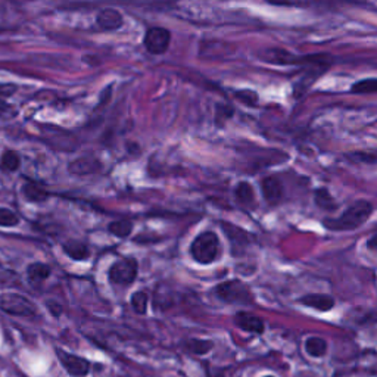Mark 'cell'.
Listing matches in <instances>:
<instances>
[{"mask_svg": "<svg viewBox=\"0 0 377 377\" xmlns=\"http://www.w3.org/2000/svg\"><path fill=\"white\" fill-rule=\"evenodd\" d=\"M139 273L137 261L132 258H124L111 265V269L108 271L109 281L115 286H130L134 283Z\"/></svg>", "mask_w": 377, "mask_h": 377, "instance_id": "5", "label": "cell"}, {"mask_svg": "<svg viewBox=\"0 0 377 377\" xmlns=\"http://www.w3.org/2000/svg\"><path fill=\"white\" fill-rule=\"evenodd\" d=\"M46 307L49 308V311H51L52 316H55V317H59V316H60L62 308H60V305H59V304L53 302V305H52V301H47V302H46Z\"/></svg>", "mask_w": 377, "mask_h": 377, "instance_id": "29", "label": "cell"}, {"mask_svg": "<svg viewBox=\"0 0 377 377\" xmlns=\"http://www.w3.org/2000/svg\"><path fill=\"white\" fill-rule=\"evenodd\" d=\"M234 198L241 205L250 207L255 202V191L249 181H241L234 187Z\"/></svg>", "mask_w": 377, "mask_h": 377, "instance_id": "15", "label": "cell"}, {"mask_svg": "<svg viewBox=\"0 0 377 377\" xmlns=\"http://www.w3.org/2000/svg\"><path fill=\"white\" fill-rule=\"evenodd\" d=\"M21 165V158L17 152L13 151H5L0 156V170L5 172H13L17 171Z\"/></svg>", "mask_w": 377, "mask_h": 377, "instance_id": "20", "label": "cell"}, {"mask_svg": "<svg viewBox=\"0 0 377 377\" xmlns=\"http://www.w3.org/2000/svg\"><path fill=\"white\" fill-rule=\"evenodd\" d=\"M11 109L9 105L5 103V101H0V117H5L8 115V111Z\"/></svg>", "mask_w": 377, "mask_h": 377, "instance_id": "31", "label": "cell"}, {"mask_svg": "<svg viewBox=\"0 0 377 377\" xmlns=\"http://www.w3.org/2000/svg\"><path fill=\"white\" fill-rule=\"evenodd\" d=\"M222 253V243L214 231H203L198 234L191 245L192 258L202 265H208L217 261Z\"/></svg>", "mask_w": 377, "mask_h": 377, "instance_id": "2", "label": "cell"}, {"mask_svg": "<svg viewBox=\"0 0 377 377\" xmlns=\"http://www.w3.org/2000/svg\"><path fill=\"white\" fill-rule=\"evenodd\" d=\"M347 156L355 162L377 164V152H351Z\"/></svg>", "mask_w": 377, "mask_h": 377, "instance_id": "25", "label": "cell"}, {"mask_svg": "<svg viewBox=\"0 0 377 377\" xmlns=\"http://www.w3.org/2000/svg\"><path fill=\"white\" fill-rule=\"evenodd\" d=\"M351 91L355 94H371L377 93V78H366V80L357 82L352 87Z\"/></svg>", "mask_w": 377, "mask_h": 377, "instance_id": "23", "label": "cell"}, {"mask_svg": "<svg viewBox=\"0 0 377 377\" xmlns=\"http://www.w3.org/2000/svg\"><path fill=\"white\" fill-rule=\"evenodd\" d=\"M23 195L28 202H34V203H40L49 199V193H47L44 188H41V186L36 183H25L23 186Z\"/></svg>", "mask_w": 377, "mask_h": 377, "instance_id": "18", "label": "cell"}, {"mask_svg": "<svg viewBox=\"0 0 377 377\" xmlns=\"http://www.w3.org/2000/svg\"><path fill=\"white\" fill-rule=\"evenodd\" d=\"M215 295L229 304H253L254 296L249 288L241 280H230L219 283L215 288Z\"/></svg>", "mask_w": 377, "mask_h": 377, "instance_id": "4", "label": "cell"}, {"mask_svg": "<svg viewBox=\"0 0 377 377\" xmlns=\"http://www.w3.org/2000/svg\"><path fill=\"white\" fill-rule=\"evenodd\" d=\"M300 304L312 309H317L320 312H327L335 308L336 301L333 296L326 295V293H309V295L300 298Z\"/></svg>", "mask_w": 377, "mask_h": 377, "instance_id": "11", "label": "cell"}, {"mask_svg": "<svg viewBox=\"0 0 377 377\" xmlns=\"http://www.w3.org/2000/svg\"><path fill=\"white\" fill-rule=\"evenodd\" d=\"M212 377H226L223 373H215Z\"/></svg>", "mask_w": 377, "mask_h": 377, "instance_id": "32", "label": "cell"}, {"mask_svg": "<svg viewBox=\"0 0 377 377\" xmlns=\"http://www.w3.org/2000/svg\"><path fill=\"white\" fill-rule=\"evenodd\" d=\"M96 23L105 31H115L122 27L124 20H122V15L117 9L106 8L98 13Z\"/></svg>", "mask_w": 377, "mask_h": 377, "instance_id": "12", "label": "cell"}, {"mask_svg": "<svg viewBox=\"0 0 377 377\" xmlns=\"http://www.w3.org/2000/svg\"><path fill=\"white\" fill-rule=\"evenodd\" d=\"M366 246L370 249V250H377V233H374L371 238L367 241Z\"/></svg>", "mask_w": 377, "mask_h": 377, "instance_id": "30", "label": "cell"}, {"mask_svg": "<svg viewBox=\"0 0 377 377\" xmlns=\"http://www.w3.org/2000/svg\"><path fill=\"white\" fill-rule=\"evenodd\" d=\"M234 111H233V108L229 106V105H218L217 106V113H215V124L219 125V127H222V125L230 120L233 117Z\"/></svg>", "mask_w": 377, "mask_h": 377, "instance_id": "27", "label": "cell"}, {"mask_svg": "<svg viewBox=\"0 0 377 377\" xmlns=\"http://www.w3.org/2000/svg\"><path fill=\"white\" fill-rule=\"evenodd\" d=\"M264 377H274V376H264Z\"/></svg>", "mask_w": 377, "mask_h": 377, "instance_id": "33", "label": "cell"}, {"mask_svg": "<svg viewBox=\"0 0 377 377\" xmlns=\"http://www.w3.org/2000/svg\"><path fill=\"white\" fill-rule=\"evenodd\" d=\"M234 324L236 327H239L243 332L254 333V335H262L265 330V323L262 319L254 316V314H249L245 311H241L234 316Z\"/></svg>", "mask_w": 377, "mask_h": 377, "instance_id": "8", "label": "cell"}, {"mask_svg": "<svg viewBox=\"0 0 377 377\" xmlns=\"http://www.w3.org/2000/svg\"><path fill=\"white\" fill-rule=\"evenodd\" d=\"M17 91V86L15 84H0V101H5L6 98L12 96Z\"/></svg>", "mask_w": 377, "mask_h": 377, "instance_id": "28", "label": "cell"}, {"mask_svg": "<svg viewBox=\"0 0 377 377\" xmlns=\"http://www.w3.org/2000/svg\"><path fill=\"white\" fill-rule=\"evenodd\" d=\"M234 98L241 101L242 103L248 105V106H257L258 103V94L253 90H239V91H236L234 93Z\"/></svg>", "mask_w": 377, "mask_h": 377, "instance_id": "26", "label": "cell"}, {"mask_svg": "<svg viewBox=\"0 0 377 377\" xmlns=\"http://www.w3.org/2000/svg\"><path fill=\"white\" fill-rule=\"evenodd\" d=\"M102 170V162L93 156H82V158H77L68 165V171L71 174L75 176H87V174H94V172H99Z\"/></svg>", "mask_w": 377, "mask_h": 377, "instance_id": "10", "label": "cell"}, {"mask_svg": "<svg viewBox=\"0 0 377 377\" xmlns=\"http://www.w3.org/2000/svg\"><path fill=\"white\" fill-rule=\"evenodd\" d=\"M0 309L17 317H34L37 314L36 304L20 293L0 295Z\"/></svg>", "mask_w": 377, "mask_h": 377, "instance_id": "3", "label": "cell"}, {"mask_svg": "<svg viewBox=\"0 0 377 377\" xmlns=\"http://www.w3.org/2000/svg\"><path fill=\"white\" fill-rule=\"evenodd\" d=\"M108 230L111 234L117 236L120 239L129 238L133 231V223L130 219H118V222H113L108 224Z\"/></svg>", "mask_w": 377, "mask_h": 377, "instance_id": "21", "label": "cell"}, {"mask_svg": "<svg viewBox=\"0 0 377 377\" xmlns=\"http://www.w3.org/2000/svg\"><path fill=\"white\" fill-rule=\"evenodd\" d=\"M132 308L140 314V316H143V314H146V309H148V304H149V296L145 290H139V292H134L132 295Z\"/></svg>", "mask_w": 377, "mask_h": 377, "instance_id": "22", "label": "cell"}, {"mask_svg": "<svg viewBox=\"0 0 377 377\" xmlns=\"http://www.w3.org/2000/svg\"><path fill=\"white\" fill-rule=\"evenodd\" d=\"M374 208L373 203L366 199H358L345 210L339 217H327L323 219L324 229L330 231H352L369 222Z\"/></svg>", "mask_w": 377, "mask_h": 377, "instance_id": "1", "label": "cell"}, {"mask_svg": "<svg viewBox=\"0 0 377 377\" xmlns=\"http://www.w3.org/2000/svg\"><path fill=\"white\" fill-rule=\"evenodd\" d=\"M56 357L60 366L72 377H84L90 373V363L83 357L70 354L60 348H56Z\"/></svg>", "mask_w": 377, "mask_h": 377, "instance_id": "7", "label": "cell"}, {"mask_svg": "<svg viewBox=\"0 0 377 377\" xmlns=\"http://www.w3.org/2000/svg\"><path fill=\"white\" fill-rule=\"evenodd\" d=\"M20 224V218L8 208H0V227H15Z\"/></svg>", "mask_w": 377, "mask_h": 377, "instance_id": "24", "label": "cell"}, {"mask_svg": "<svg viewBox=\"0 0 377 377\" xmlns=\"http://www.w3.org/2000/svg\"><path fill=\"white\" fill-rule=\"evenodd\" d=\"M314 202H316L317 208L327 212H333L338 210V202L326 187H319L314 191Z\"/></svg>", "mask_w": 377, "mask_h": 377, "instance_id": "14", "label": "cell"}, {"mask_svg": "<svg viewBox=\"0 0 377 377\" xmlns=\"http://www.w3.org/2000/svg\"><path fill=\"white\" fill-rule=\"evenodd\" d=\"M184 348L195 355H205L212 351L214 342L207 339H188L184 342Z\"/></svg>", "mask_w": 377, "mask_h": 377, "instance_id": "19", "label": "cell"}, {"mask_svg": "<svg viewBox=\"0 0 377 377\" xmlns=\"http://www.w3.org/2000/svg\"><path fill=\"white\" fill-rule=\"evenodd\" d=\"M261 192L267 203H270V205H277V203L283 199V184L274 176L264 177L261 180Z\"/></svg>", "mask_w": 377, "mask_h": 377, "instance_id": "9", "label": "cell"}, {"mask_svg": "<svg viewBox=\"0 0 377 377\" xmlns=\"http://www.w3.org/2000/svg\"><path fill=\"white\" fill-rule=\"evenodd\" d=\"M145 47L152 55H162L168 51L171 43V33L164 27H152L145 34Z\"/></svg>", "mask_w": 377, "mask_h": 377, "instance_id": "6", "label": "cell"}, {"mask_svg": "<svg viewBox=\"0 0 377 377\" xmlns=\"http://www.w3.org/2000/svg\"><path fill=\"white\" fill-rule=\"evenodd\" d=\"M62 249L65 255L74 261H84L90 257L89 246L80 241H68L62 245Z\"/></svg>", "mask_w": 377, "mask_h": 377, "instance_id": "13", "label": "cell"}, {"mask_svg": "<svg viewBox=\"0 0 377 377\" xmlns=\"http://www.w3.org/2000/svg\"><path fill=\"white\" fill-rule=\"evenodd\" d=\"M305 352L312 358H321L327 354V342L320 336H309L304 343Z\"/></svg>", "mask_w": 377, "mask_h": 377, "instance_id": "16", "label": "cell"}, {"mask_svg": "<svg viewBox=\"0 0 377 377\" xmlns=\"http://www.w3.org/2000/svg\"><path fill=\"white\" fill-rule=\"evenodd\" d=\"M51 273H52L51 267L43 262H33V264H30L27 269V274L31 283H41L49 279Z\"/></svg>", "mask_w": 377, "mask_h": 377, "instance_id": "17", "label": "cell"}]
</instances>
